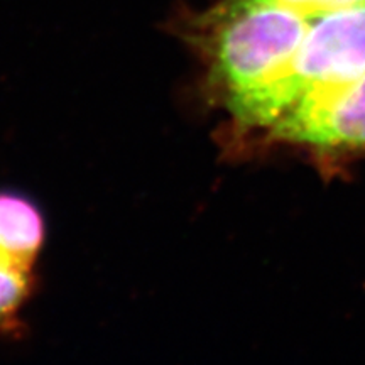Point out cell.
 <instances>
[{
    "mask_svg": "<svg viewBox=\"0 0 365 365\" xmlns=\"http://www.w3.org/2000/svg\"><path fill=\"white\" fill-rule=\"evenodd\" d=\"M309 17L266 0H218L176 14L168 29L198 58L205 100L230 117L284 76Z\"/></svg>",
    "mask_w": 365,
    "mask_h": 365,
    "instance_id": "obj_1",
    "label": "cell"
},
{
    "mask_svg": "<svg viewBox=\"0 0 365 365\" xmlns=\"http://www.w3.org/2000/svg\"><path fill=\"white\" fill-rule=\"evenodd\" d=\"M266 2L279 4V6L294 9L308 16L313 14H322V12H330V11H339V9L360 6L365 4V0H266Z\"/></svg>",
    "mask_w": 365,
    "mask_h": 365,
    "instance_id": "obj_6",
    "label": "cell"
},
{
    "mask_svg": "<svg viewBox=\"0 0 365 365\" xmlns=\"http://www.w3.org/2000/svg\"><path fill=\"white\" fill-rule=\"evenodd\" d=\"M365 75V4L313 14L284 76L228 117L234 132L269 130L301 98L323 97Z\"/></svg>",
    "mask_w": 365,
    "mask_h": 365,
    "instance_id": "obj_2",
    "label": "cell"
},
{
    "mask_svg": "<svg viewBox=\"0 0 365 365\" xmlns=\"http://www.w3.org/2000/svg\"><path fill=\"white\" fill-rule=\"evenodd\" d=\"M46 244V220L34 200L0 190V247L17 261L38 267Z\"/></svg>",
    "mask_w": 365,
    "mask_h": 365,
    "instance_id": "obj_4",
    "label": "cell"
},
{
    "mask_svg": "<svg viewBox=\"0 0 365 365\" xmlns=\"http://www.w3.org/2000/svg\"><path fill=\"white\" fill-rule=\"evenodd\" d=\"M267 135L274 143L323 154L365 150V75L333 93L301 98Z\"/></svg>",
    "mask_w": 365,
    "mask_h": 365,
    "instance_id": "obj_3",
    "label": "cell"
},
{
    "mask_svg": "<svg viewBox=\"0 0 365 365\" xmlns=\"http://www.w3.org/2000/svg\"><path fill=\"white\" fill-rule=\"evenodd\" d=\"M38 267L17 261L0 247V333L17 336L26 330L22 313L38 289Z\"/></svg>",
    "mask_w": 365,
    "mask_h": 365,
    "instance_id": "obj_5",
    "label": "cell"
}]
</instances>
